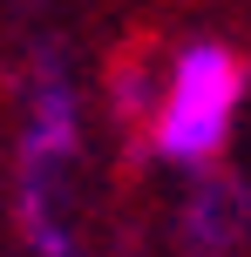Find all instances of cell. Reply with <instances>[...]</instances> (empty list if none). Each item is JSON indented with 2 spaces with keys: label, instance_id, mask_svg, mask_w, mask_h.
Masks as SVG:
<instances>
[{
  "label": "cell",
  "instance_id": "cell-1",
  "mask_svg": "<svg viewBox=\"0 0 251 257\" xmlns=\"http://www.w3.org/2000/svg\"><path fill=\"white\" fill-rule=\"evenodd\" d=\"M238 102H244V61L224 41H190L170 61L156 115H149L156 156H170V163H211L224 149L231 122H238Z\"/></svg>",
  "mask_w": 251,
  "mask_h": 257
}]
</instances>
